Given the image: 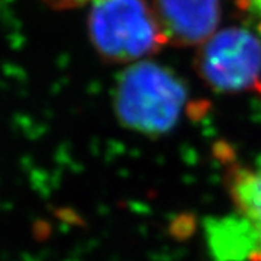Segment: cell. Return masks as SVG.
I'll return each instance as SVG.
<instances>
[{
	"instance_id": "obj_5",
	"label": "cell",
	"mask_w": 261,
	"mask_h": 261,
	"mask_svg": "<svg viewBox=\"0 0 261 261\" xmlns=\"http://www.w3.org/2000/svg\"><path fill=\"white\" fill-rule=\"evenodd\" d=\"M225 174L235 212L250 224L254 233L252 261H261V155L250 164L231 163Z\"/></svg>"
},
{
	"instance_id": "obj_4",
	"label": "cell",
	"mask_w": 261,
	"mask_h": 261,
	"mask_svg": "<svg viewBox=\"0 0 261 261\" xmlns=\"http://www.w3.org/2000/svg\"><path fill=\"white\" fill-rule=\"evenodd\" d=\"M166 42L176 47H200L218 32L221 0H152Z\"/></svg>"
},
{
	"instance_id": "obj_7",
	"label": "cell",
	"mask_w": 261,
	"mask_h": 261,
	"mask_svg": "<svg viewBox=\"0 0 261 261\" xmlns=\"http://www.w3.org/2000/svg\"><path fill=\"white\" fill-rule=\"evenodd\" d=\"M241 8L250 16L254 28L261 34V0H241Z\"/></svg>"
},
{
	"instance_id": "obj_3",
	"label": "cell",
	"mask_w": 261,
	"mask_h": 261,
	"mask_svg": "<svg viewBox=\"0 0 261 261\" xmlns=\"http://www.w3.org/2000/svg\"><path fill=\"white\" fill-rule=\"evenodd\" d=\"M199 77L218 93H244L261 84V38L247 28L218 31L196 54Z\"/></svg>"
},
{
	"instance_id": "obj_6",
	"label": "cell",
	"mask_w": 261,
	"mask_h": 261,
	"mask_svg": "<svg viewBox=\"0 0 261 261\" xmlns=\"http://www.w3.org/2000/svg\"><path fill=\"white\" fill-rule=\"evenodd\" d=\"M206 240L215 261H252L254 233L250 224L237 212L207 221Z\"/></svg>"
},
{
	"instance_id": "obj_8",
	"label": "cell",
	"mask_w": 261,
	"mask_h": 261,
	"mask_svg": "<svg viewBox=\"0 0 261 261\" xmlns=\"http://www.w3.org/2000/svg\"><path fill=\"white\" fill-rule=\"evenodd\" d=\"M49 8L53 9H73V8H80L86 3H92L93 0H44Z\"/></svg>"
},
{
	"instance_id": "obj_2",
	"label": "cell",
	"mask_w": 261,
	"mask_h": 261,
	"mask_svg": "<svg viewBox=\"0 0 261 261\" xmlns=\"http://www.w3.org/2000/svg\"><path fill=\"white\" fill-rule=\"evenodd\" d=\"M87 29L96 53L112 64L144 61L167 44L147 0H93Z\"/></svg>"
},
{
	"instance_id": "obj_1",
	"label": "cell",
	"mask_w": 261,
	"mask_h": 261,
	"mask_svg": "<svg viewBox=\"0 0 261 261\" xmlns=\"http://www.w3.org/2000/svg\"><path fill=\"white\" fill-rule=\"evenodd\" d=\"M187 87L170 68L138 61L118 77L113 111L126 129L157 138L174 129L189 106Z\"/></svg>"
}]
</instances>
